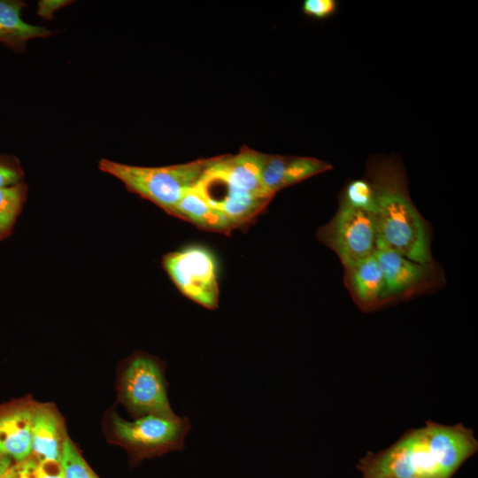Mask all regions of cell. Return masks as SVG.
<instances>
[{
  "instance_id": "cell-13",
  "label": "cell",
  "mask_w": 478,
  "mask_h": 478,
  "mask_svg": "<svg viewBox=\"0 0 478 478\" xmlns=\"http://www.w3.org/2000/svg\"><path fill=\"white\" fill-rule=\"evenodd\" d=\"M344 268L346 285L361 310L382 305L383 273L374 254Z\"/></svg>"
},
{
  "instance_id": "cell-16",
  "label": "cell",
  "mask_w": 478,
  "mask_h": 478,
  "mask_svg": "<svg viewBox=\"0 0 478 478\" xmlns=\"http://www.w3.org/2000/svg\"><path fill=\"white\" fill-rule=\"evenodd\" d=\"M27 189L23 182L0 188V238L11 231L25 202Z\"/></svg>"
},
{
  "instance_id": "cell-15",
  "label": "cell",
  "mask_w": 478,
  "mask_h": 478,
  "mask_svg": "<svg viewBox=\"0 0 478 478\" xmlns=\"http://www.w3.org/2000/svg\"><path fill=\"white\" fill-rule=\"evenodd\" d=\"M169 213L210 231L227 233L235 227L227 217L212 206L196 188L189 190Z\"/></svg>"
},
{
  "instance_id": "cell-6",
  "label": "cell",
  "mask_w": 478,
  "mask_h": 478,
  "mask_svg": "<svg viewBox=\"0 0 478 478\" xmlns=\"http://www.w3.org/2000/svg\"><path fill=\"white\" fill-rule=\"evenodd\" d=\"M318 236L348 267L374 254L377 240L374 216L340 202L335 216L319 230Z\"/></svg>"
},
{
  "instance_id": "cell-23",
  "label": "cell",
  "mask_w": 478,
  "mask_h": 478,
  "mask_svg": "<svg viewBox=\"0 0 478 478\" xmlns=\"http://www.w3.org/2000/svg\"><path fill=\"white\" fill-rule=\"evenodd\" d=\"M73 3V1L68 0H41L37 4V15L44 19L50 20L53 19V14L66 6L67 4Z\"/></svg>"
},
{
  "instance_id": "cell-21",
  "label": "cell",
  "mask_w": 478,
  "mask_h": 478,
  "mask_svg": "<svg viewBox=\"0 0 478 478\" xmlns=\"http://www.w3.org/2000/svg\"><path fill=\"white\" fill-rule=\"evenodd\" d=\"M38 460L33 456L14 462L9 471L10 478H36L35 470Z\"/></svg>"
},
{
  "instance_id": "cell-19",
  "label": "cell",
  "mask_w": 478,
  "mask_h": 478,
  "mask_svg": "<svg viewBox=\"0 0 478 478\" xmlns=\"http://www.w3.org/2000/svg\"><path fill=\"white\" fill-rule=\"evenodd\" d=\"M23 176L24 172L16 158L0 154V188L18 184Z\"/></svg>"
},
{
  "instance_id": "cell-4",
  "label": "cell",
  "mask_w": 478,
  "mask_h": 478,
  "mask_svg": "<svg viewBox=\"0 0 478 478\" xmlns=\"http://www.w3.org/2000/svg\"><path fill=\"white\" fill-rule=\"evenodd\" d=\"M122 404L135 417H174L167 394L165 366L144 353L133 355L125 364L119 381Z\"/></svg>"
},
{
  "instance_id": "cell-20",
  "label": "cell",
  "mask_w": 478,
  "mask_h": 478,
  "mask_svg": "<svg viewBox=\"0 0 478 478\" xmlns=\"http://www.w3.org/2000/svg\"><path fill=\"white\" fill-rule=\"evenodd\" d=\"M337 6L335 0H305L302 11L307 16L324 19L333 16L336 12Z\"/></svg>"
},
{
  "instance_id": "cell-10",
  "label": "cell",
  "mask_w": 478,
  "mask_h": 478,
  "mask_svg": "<svg viewBox=\"0 0 478 478\" xmlns=\"http://www.w3.org/2000/svg\"><path fill=\"white\" fill-rule=\"evenodd\" d=\"M264 155L263 152L243 146L235 155L212 158L208 170L235 188L273 198L261 181Z\"/></svg>"
},
{
  "instance_id": "cell-18",
  "label": "cell",
  "mask_w": 478,
  "mask_h": 478,
  "mask_svg": "<svg viewBox=\"0 0 478 478\" xmlns=\"http://www.w3.org/2000/svg\"><path fill=\"white\" fill-rule=\"evenodd\" d=\"M61 465L65 478H99L68 436L62 451Z\"/></svg>"
},
{
  "instance_id": "cell-11",
  "label": "cell",
  "mask_w": 478,
  "mask_h": 478,
  "mask_svg": "<svg viewBox=\"0 0 478 478\" xmlns=\"http://www.w3.org/2000/svg\"><path fill=\"white\" fill-rule=\"evenodd\" d=\"M332 166L312 157H287L265 153L261 181L271 196L281 189L330 170Z\"/></svg>"
},
{
  "instance_id": "cell-1",
  "label": "cell",
  "mask_w": 478,
  "mask_h": 478,
  "mask_svg": "<svg viewBox=\"0 0 478 478\" xmlns=\"http://www.w3.org/2000/svg\"><path fill=\"white\" fill-rule=\"evenodd\" d=\"M366 178L375 193L377 238L411 260L432 262L428 228L411 200L398 160L384 156L371 158Z\"/></svg>"
},
{
  "instance_id": "cell-14",
  "label": "cell",
  "mask_w": 478,
  "mask_h": 478,
  "mask_svg": "<svg viewBox=\"0 0 478 478\" xmlns=\"http://www.w3.org/2000/svg\"><path fill=\"white\" fill-rule=\"evenodd\" d=\"M26 3L19 0H0V42L15 51H23L27 41L48 37L52 31L25 22L21 11Z\"/></svg>"
},
{
  "instance_id": "cell-8",
  "label": "cell",
  "mask_w": 478,
  "mask_h": 478,
  "mask_svg": "<svg viewBox=\"0 0 478 478\" xmlns=\"http://www.w3.org/2000/svg\"><path fill=\"white\" fill-rule=\"evenodd\" d=\"M195 188L212 206L226 215L235 227L252 221L272 199L235 188L208 168Z\"/></svg>"
},
{
  "instance_id": "cell-3",
  "label": "cell",
  "mask_w": 478,
  "mask_h": 478,
  "mask_svg": "<svg viewBox=\"0 0 478 478\" xmlns=\"http://www.w3.org/2000/svg\"><path fill=\"white\" fill-rule=\"evenodd\" d=\"M111 423L112 438L137 462L184 449V441L191 428L189 418L177 415H145L128 421L113 414Z\"/></svg>"
},
{
  "instance_id": "cell-7",
  "label": "cell",
  "mask_w": 478,
  "mask_h": 478,
  "mask_svg": "<svg viewBox=\"0 0 478 478\" xmlns=\"http://www.w3.org/2000/svg\"><path fill=\"white\" fill-rule=\"evenodd\" d=\"M374 254L383 273L382 305L427 291L440 281L433 262L411 260L378 238Z\"/></svg>"
},
{
  "instance_id": "cell-25",
  "label": "cell",
  "mask_w": 478,
  "mask_h": 478,
  "mask_svg": "<svg viewBox=\"0 0 478 478\" xmlns=\"http://www.w3.org/2000/svg\"><path fill=\"white\" fill-rule=\"evenodd\" d=\"M408 478H428V477H423V476H412V477H408Z\"/></svg>"
},
{
  "instance_id": "cell-9",
  "label": "cell",
  "mask_w": 478,
  "mask_h": 478,
  "mask_svg": "<svg viewBox=\"0 0 478 478\" xmlns=\"http://www.w3.org/2000/svg\"><path fill=\"white\" fill-rule=\"evenodd\" d=\"M36 403L30 397H22L0 405V457L18 462L31 456Z\"/></svg>"
},
{
  "instance_id": "cell-22",
  "label": "cell",
  "mask_w": 478,
  "mask_h": 478,
  "mask_svg": "<svg viewBox=\"0 0 478 478\" xmlns=\"http://www.w3.org/2000/svg\"><path fill=\"white\" fill-rule=\"evenodd\" d=\"M35 476L36 478H65L61 460L38 461Z\"/></svg>"
},
{
  "instance_id": "cell-17",
  "label": "cell",
  "mask_w": 478,
  "mask_h": 478,
  "mask_svg": "<svg viewBox=\"0 0 478 478\" xmlns=\"http://www.w3.org/2000/svg\"><path fill=\"white\" fill-rule=\"evenodd\" d=\"M341 202L374 216L376 211L375 193L366 178L350 181L343 190Z\"/></svg>"
},
{
  "instance_id": "cell-2",
  "label": "cell",
  "mask_w": 478,
  "mask_h": 478,
  "mask_svg": "<svg viewBox=\"0 0 478 478\" xmlns=\"http://www.w3.org/2000/svg\"><path fill=\"white\" fill-rule=\"evenodd\" d=\"M212 158L166 166H137L103 158L98 167L119 179L126 188L170 212L198 183Z\"/></svg>"
},
{
  "instance_id": "cell-5",
  "label": "cell",
  "mask_w": 478,
  "mask_h": 478,
  "mask_svg": "<svg viewBox=\"0 0 478 478\" xmlns=\"http://www.w3.org/2000/svg\"><path fill=\"white\" fill-rule=\"evenodd\" d=\"M163 266L182 295L207 309L218 307V267L208 249L192 245L168 253L163 258Z\"/></svg>"
},
{
  "instance_id": "cell-12",
  "label": "cell",
  "mask_w": 478,
  "mask_h": 478,
  "mask_svg": "<svg viewBox=\"0 0 478 478\" xmlns=\"http://www.w3.org/2000/svg\"><path fill=\"white\" fill-rule=\"evenodd\" d=\"M67 434L64 420L49 403H36L32 424V454L38 461L61 460Z\"/></svg>"
},
{
  "instance_id": "cell-24",
  "label": "cell",
  "mask_w": 478,
  "mask_h": 478,
  "mask_svg": "<svg viewBox=\"0 0 478 478\" xmlns=\"http://www.w3.org/2000/svg\"><path fill=\"white\" fill-rule=\"evenodd\" d=\"M12 459L9 457H0V478H10L9 471Z\"/></svg>"
}]
</instances>
